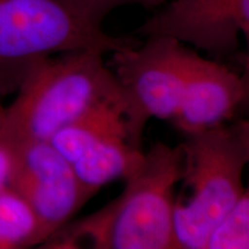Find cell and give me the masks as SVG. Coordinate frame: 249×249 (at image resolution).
<instances>
[{
  "label": "cell",
  "instance_id": "7c38bea8",
  "mask_svg": "<svg viewBox=\"0 0 249 249\" xmlns=\"http://www.w3.org/2000/svg\"><path fill=\"white\" fill-rule=\"evenodd\" d=\"M249 248L248 191L234 207L218 222L208 236L204 249Z\"/></svg>",
  "mask_w": 249,
  "mask_h": 249
},
{
  "label": "cell",
  "instance_id": "277c9868",
  "mask_svg": "<svg viewBox=\"0 0 249 249\" xmlns=\"http://www.w3.org/2000/svg\"><path fill=\"white\" fill-rule=\"evenodd\" d=\"M103 22L75 0H0V97L17 92L51 55L83 49L113 53L139 44L107 34Z\"/></svg>",
  "mask_w": 249,
  "mask_h": 249
},
{
  "label": "cell",
  "instance_id": "7a4b0ae2",
  "mask_svg": "<svg viewBox=\"0 0 249 249\" xmlns=\"http://www.w3.org/2000/svg\"><path fill=\"white\" fill-rule=\"evenodd\" d=\"M181 193L173 213L174 249H204L208 236L247 189L249 124L229 121L185 135Z\"/></svg>",
  "mask_w": 249,
  "mask_h": 249
},
{
  "label": "cell",
  "instance_id": "5bb4252c",
  "mask_svg": "<svg viewBox=\"0 0 249 249\" xmlns=\"http://www.w3.org/2000/svg\"><path fill=\"white\" fill-rule=\"evenodd\" d=\"M75 1L105 20V18L111 12L123 6L138 5L143 8L154 9L166 2V0H75Z\"/></svg>",
  "mask_w": 249,
  "mask_h": 249
},
{
  "label": "cell",
  "instance_id": "30bf717a",
  "mask_svg": "<svg viewBox=\"0 0 249 249\" xmlns=\"http://www.w3.org/2000/svg\"><path fill=\"white\" fill-rule=\"evenodd\" d=\"M142 155L141 149L129 144L126 134H118L98 142L71 165L77 178L97 193L107 183L126 178Z\"/></svg>",
  "mask_w": 249,
  "mask_h": 249
},
{
  "label": "cell",
  "instance_id": "5b68a950",
  "mask_svg": "<svg viewBox=\"0 0 249 249\" xmlns=\"http://www.w3.org/2000/svg\"><path fill=\"white\" fill-rule=\"evenodd\" d=\"M145 38L143 44L112 53V71L120 89L127 138L136 149H141L149 120H172L176 116L191 51L169 37Z\"/></svg>",
  "mask_w": 249,
  "mask_h": 249
},
{
  "label": "cell",
  "instance_id": "4fadbf2b",
  "mask_svg": "<svg viewBox=\"0 0 249 249\" xmlns=\"http://www.w3.org/2000/svg\"><path fill=\"white\" fill-rule=\"evenodd\" d=\"M13 141L9 135L6 110L0 104V189L7 186L13 164Z\"/></svg>",
  "mask_w": 249,
  "mask_h": 249
},
{
  "label": "cell",
  "instance_id": "3957f363",
  "mask_svg": "<svg viewBox=\"0 0 249 249\" xmlns=\"http://www.w3.org/2000/svg\"><path fill=\"white\" fill-rule=\"evenodd\" d=\"M103 51L75 50L34 66L5 107L12 141H49L59 129L104 102H120L113 71Z\"/></svg>",
  "mask_w": 249,
  "mask_h": 249
},
{
  "label": "cell",
  "instance_id": "ba28073f",
  "mask_svg": "<svg viewBox=\"0 0 249 249\" xmlns=\"http://www.w3.org/2000/svg\"><path fill=\"white\" fill-rule=\"evenodd\" d=\"M247 99V77L191 49L181 102L172 121L185 135L213 128L227 123Z\"/></svg>",
  "mask_w": 249,
  "mask_h": 249
},
{
  "label": "cell",
  "instance_id": "8992f818",
  "mask_svg": "<svg viewBox=\"0 0 249 249\" xmlns=\"http://www.w3.org/2000/svg\"><path fill=\"white\" fill-rule=\"evenodd\" d=\"M7 185L29 204L45 240L85 207L95 191L77 178L73 165L50 141H13Z\"/></svg>",
  "mask_w": 249,
  "mask_h": 249
},
{
  "label": "cell",
  "instance_id": "6da1fadb",
  "mask_svg": "<svg viewBox=\"0 0 249 249\" xmlns=\"http://www.w3.org/2000/svg\"><path fill=\"white\" fill-rule=\"evenodd\" d=\"M181 144L155 143L124 178V191L88 216L70 220L39 246L48 249H174L176 188Z\"/></svg>",
  "mask_w": 249,
  "mask_h": 249
},
{
  "label": "cell",
  "instance_id": "9c48e42d",
  "mask_svg": "<svg viewBox=\"0 0 249 249\" xmlns=\"http://www.w3.org/2000/svg\"><path fill=\"white\" fill-rule=\"evenodd\" d=\"M126 134L120 102H104L71 121L49 140L73 164L90 148L103 140Z\"/></svg>",
  "mask_w": 249,
  "mask_h": 249
},
{
  "label": "cell",
  "instance_id": "8fae6325",
  "mask_svg": "<svg viewBox=\"0 0 249 249\" xmlns=\"http://www.w3.org/2000/svg\"><path fill=\"white\" fill-rule=\"evenodd\" d=\"M45 241L36 214L8 185L0 189V249H26Z\"/></svg>",
  "mask_w": 249,
  "mask_h": 249
},
{
  "label": "cell",
  "instance_id": "52a82bcc",
  "mask_svg": "<svg viewBox=\"0 0 249 249\" xmlns=\"http://www.w3.org/2000/svg\"><path fill=\"white\" fill-rule=\"evenodd\" d=\"M135 33L163 36L214 57L234 53L249 35V0H171Z\"/></svg>",
  "mask_w": 249,
  "mask_h": 249
}]
</instances>
